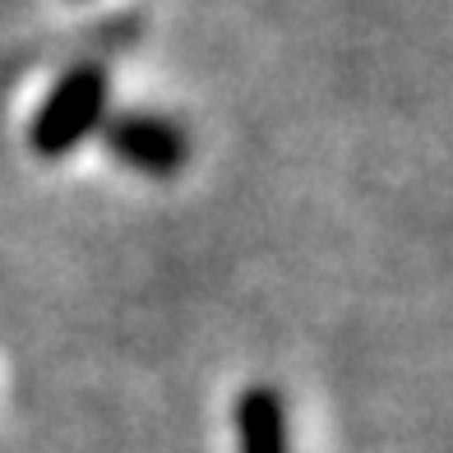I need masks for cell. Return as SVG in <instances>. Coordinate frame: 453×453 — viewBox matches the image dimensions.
<instances>
[{"mask_svg":"<svg viewBox=\"0 0 453 453\" xmlns=\"http://www.w3.org/2000/svg\"><path fill=\"white\" fill-rule=\"evenodd\" d=\"M102 116H107V74L97 65H74L33 116V153L65 157L74 143H84L102 126Z\"/></svg>","mask_w":453,"mask_h":453,"instance_id":"1","label":"cell"},{"mask_svg":"<svg viewBox=\"0 0 453 453\" xmlns=\"http://www.w3.org/2000/svg\"><path fill=\"white\" fill-rule=\"evenodd\" d=\"M107 149L126 162V167L143 172V176H172L180 172L185 162V134L180 126L162 116H143V111H130V116H116L107 126Z\"/></svg>","mask_w":453,"mask_h":453,"instance_id":"2","label":"cell"},{"mask_svg":"<svg viewBox=\"0 0 453 453\" xmlns=\"http://www.w3.org/2000/svg\"><path fill=\"white\" fill-rule=\"evenodd\" d=\"M236 435H241V453H287V407L282 394L269 384L245 388L236 403Z\"/></svg>","mask_w":453,"mask_h":453,"instance_id":"3","label":"cell"}]
</instances>
